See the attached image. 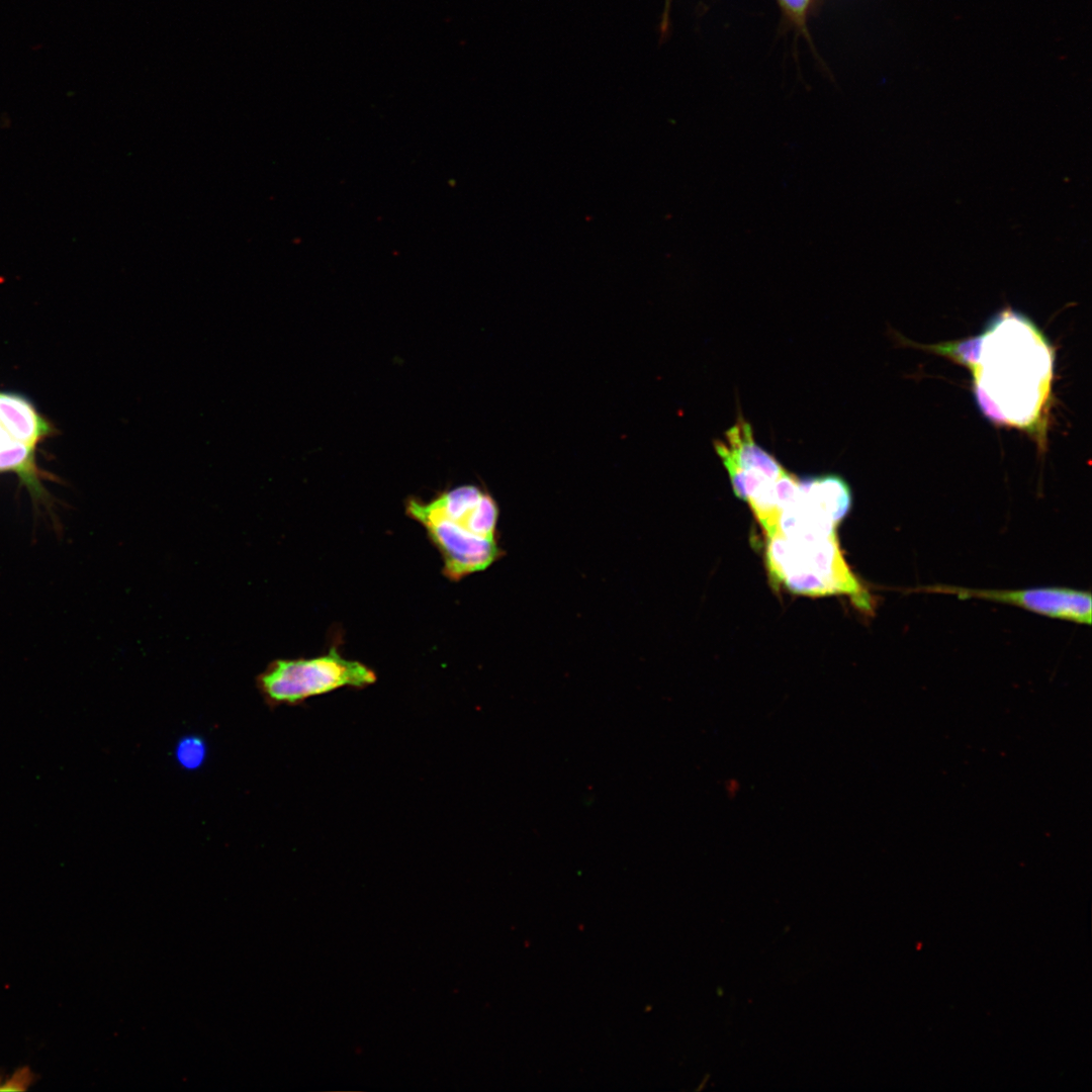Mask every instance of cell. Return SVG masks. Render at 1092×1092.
<instances>
[{"instance_id":"cell-6","label":"cell","mask_w":1092,"mask_h":1092,"mask_svg":"<svg viewBox=\"0 0 1092 1092\" xmlns=\"http://www.w3.org/2000/svg\"><path fill=\"white\" fill-rule=\"evenodd\" d=\"M921 589L931 593L951 594L964 599L979 598L1007 603L1051 618L1080 624L1089 625L1091 623V595L1089 592L1064 587L994 590L945 585H935Z\"/></svg>"},{"instance_id":"cell-2","label":"cell","mask_w":1092,"mask_h":1092,"mask_svg":"<svg viewBox=\"0 0 1092 1092\" xmlns=\"http://www.w3.org/2000/svg\"><path fill=\"white\" fill-rule=\"evenodd\" d=\"M766 538V565L776 582L799 595H844L858 610L872 612V597L846 564L836 534Z\"/></svg>"},{"instance_id":"cell-4","label":"cell","mask_w":1092,"mask_h":1092,"mask_svg":"<svg viewBox=\"0 0 1092 1092\" xmlns=\"http://www.w3.org/2000/svg\"><path fill=\"white\" fill-rule=\"evenodd\" d=\"M408 517L421 524L441 553L444 574L451 580L484 570L502 556L497 540L478 537L432 510L427 502L411 497L405 503Z\"/></svg>"},{"instance_id":"cell-7","label":"cell","mask_w":1092,"mask_h":1092,"mask_svg":"<svg viewBox=\"0 0 1092 1092\" xmlns=\"http://www.w3.org/2000/svg\"><path fill=\"white\" fill-rule=\"evenodd\" d=\"M436 513L466 531L497 540L498 507L490 493L476 485H460L427 502Z\"/></svg>"},{"instance_id":"cell-11","label":"cell","mask_w":1092,"mask_h":1092,"mask_svg":"<svg viewBox=\"0 0 1092 1092\" xmlns=\"http://www.w3.org/2000/svg\"><path fill=\"white\" fill-rule=\"evenodd\" d=\"M207 746L203 738L188 735L181 738L175 747V757L181 767L187 770L199 768L205 761Z\"/></svg>"},{"instance_id":"cell-9","label":"cell","mask_w":1092,"mask_h":1092,"mask_svg":"<svg viewBox=\"0 0 1092 1092\" xmlns=\"http://www.w3.org/2000/svg\"><path fill=\"white\" fill-rule=\"evenodd\" d=\"M0 422L16 440L35 448L55 436L57 429L26 396L0 391Z\"/></svg>"},{"instance_id":"cell-3","label":"cell","mask_w":1092,"mask_h":1092,"mask_svg":"<svg viewBox=\"0 0 1092 1092\" xmlns=\"http://www.w3.org/2000/svg\"><path fill=\"white\" fill-rule=\"evenodd\" d=\"M376 673L364 663L342 656L336 648L310 658L275 659L256 676V687L270 708L297 706L343 688L364 689Z\"/></svg>"},{"instance_id":"cell-13","label":"cell","mask_w":1092,"mask_h":1092,"mask_svg":"<svg viewBox=\"0 0 1092 1092\" xmlns=\"http://www.w3.org/2000/svg\"><path fill=\"white\" fill-rule=\"evenodd\" d=\"M779 2L798 25H804L810 0H779Z\"/></svg>"},{"instance_id":"cell-12","label":"cell","mask_w":1092,"mask_h":1092,"mask_svg":"<svg viewBox=\"0 0 1092 1092\" xmlns=\"http://www.w3.org/2000/svg\"><path fill=\"white\" fill-rule=\"evenodd\" d=\"M35 1079L36 1075L28 1066L19 1067L9 1076L0 1075V1091H25Z\"/></svg>"},{"instance_id":"cell-10","label":"cell","mask_w":1092,"mask_h":1092,"mask_svg":"<svg viewBox=\"0 0 1092 1092\" xmlns=\"http://www.w3.org/2000/svg\"><path fill=\"white\" fill-rule=\"evenodd\" d=\"M802 493L837 525L848 514L852 504L848 483L839 475L823 474L800 478Z\"/></svg>"},{"instance_id":"cell-5","label":"cell","mask_w":1092,"mask_h":1092,"mask_svg":"<svg viewBox=\"0 0 1092 1092\" xmlns=\"http://www.w3.org/2000/svg\"><path fill=\"white\" fill-rule=\"evenodd\" d=\"M715 440L714 448L726 468L737 497L748 502L787 469L754 439L751 425L739 415L735 424Z\"/></svg>"},{"instance_id":"cell-1","label":"cell","mask_w":1092,"mask_h":1092,"mask_svg":"<svg viewBox=\"0 0 1092 1092\" xmlns=\"http://www.w3.org/2000/svg\"><path fill=\"white\" fill-rule=\"evenodd\" d=\"M968 367L980 411L998 425L1041 430L1050 406L1054 351L1026 315L1010 307L984 332L929 348Z\"/></svg>"},{"instance_id":"cell-14","label":"cell","mask_w":1092,"mask_h":1092,"mask_svg":"<svg viewBox=\"0 0 1092 1092\" xmlns=\"http://www.w3.org/2000/svg\"><path fill=\"white\" fill-rule=\"evenodd\" d=\"M670 4H671V0H665L664 11H663L662 21H661V31L662 32L666 31V27H667V24H668V14H669V9H670Z\"/></svg>"},{"instance_id":"cell-8","label":"cell","mask_w":1092,"mask_h":1092,"mask_svg":"<svg viewBox=\"0 0 1092 1092\" xmlns=\"http://www.w3.org/2000/svg\"><path fill=\"white\" fill-rule=\"evenodd\" d=\"M34 451L13 438L0 422V473L16 474L30 494L34 508L41 507L53 515V500L42 483L50 475L37 466Z\"/></svg>"}]
</instances>
